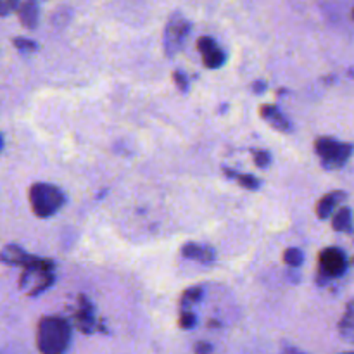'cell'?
<instances>
[{"label": "cell", "instance_id": "1", "mask_svg": "<svg viewBox=\"0 0 354 354\" xmlns=\"http://www.w3.org/2000/svg\"><path fill=\"white\" fill-rule=\"evenodd\" d=\"M71 339V327L61 317H44L38 322L37 346L45 354L64 353Z\"/></svg>", "mask_w": 354, "mask_h": 354}, {"label": "cell", "instance_id": "2", "mask_svg": "<svg viewBox=\"0 0 354 354\" xmlns=\"http://www.w3.org/2000/svg\"><path fill=\"white\" fill-rule=\"evenodd\" d=\"M66 203L61 189L48 183H35L30 189V204L38 218H48L57 213Z\"/></svg>", "mask_w": 354, "mask_h": 354}, {"label": "cell", "instance_id": "3", "mask_svg": "<svg viewBox=\"0 0 354 354\" xmlns=\"http://www.w3.org/2000/svg\"><path fill=\"white\" fill-rule=\"evenodd\" d=\"M315 151L322 159V165L327 169H339L348 162L353 154L351 144H341L330 137H320L315 142Z\"/></svg>", "mask_w": 354, "mask_h": 354}, {"label": "cell", "instance_id": "4", "mask_svg": "<svg viewBox=\"0 0 354 354\" xmlns=\"http://www.w3.org/2000/svg\"><path fill=\"white\" fill-rule=\"evenodd\" d=\"M190 33V23L180 12H175L169 17L165 30V50L168 57H173L176 52L185 44L187 37Z\"/></svg>", "mask_w": 354, "mask_h": 354}, {"label": "cell", "instance_id": "5", "mask_svg": "<svg viewBox=\"0 0 354 354\" xmlns=\"http://www.w3.org/2000/svg\"><path fill=\"white\" fill-rule=\"evenodd\" d=\"M346 256L341 249L327 248L318 256V273L324 279H335L346 272Z\"/></svg>", "mask_w": 354, "mask_h": 354}, {"label": "cell", "instance_id": "6", "mask_svg": "<svg viewBox=\"0 0 354 354\" xmlns=\"http://www.w3.org/2000/svg\"><path fill=\"white\" fill-rule=\"evenodd\" d=\"M78 304L80 308L75 313L76 325H78V328L83 332V334H93L97 327H95V318H93L92 303H90L85 296H80Z\"/></svg>", "mask_w": 354, "mask_h": 354}, {"label": "cell", "instance_id": "7", "mask_svg": "<svg viewBox=\"0 0 354 354\" xmlns=\"http://www.w3.org/2000/svg\"><path fill=\"white\" fill-rule=\"evenodd\" d=\"M31 258H33V256L26 254L19 245L14 244L6 245V248L0 251V263H6V265L9 266H23L24 268V266L31 261Z\"/></svg>", "mask_w": 354, "mask_h": 354}, {"label": "cell", "instance_id": "8", "mask_svg": "<svg viewBox=\"0 0 354 354\" xmlns=\"http://www.w3.org/2000/svg\"><path fill=\"white\" fill-rule=\"evenodd\" d=\"M17 16L28 30H35L38 23V2L37 0H24L17 9Z\"/></svg>", "mask_w": 354, "mask_h": 354}, {"label": "cell", "instance_id": "9", "mask_svg": "<svg viewBox=\"0 0 354 354\" xmlns=\"http://www.w3.org/2000/svg\"><path fill=\"white\" fill-rule=\"evenodd\" d=\"M259 114H261L263 118H265L266 121H268L270 124H272L275 130H280V131H289L290 130V123L289 120H287L286 116H283L282 113H280L279 109H277L275 106H270V104H266V106H261V109H259Z\"/></svg>", "mask_w": 354, "mask_h": 354}, {"label": "cell", "instance_id": "10", "mask_svg": "<svg viewBox=\"0 0 354 354\" xmlns=\"http://www.w3.org/2000/svg\"><path fill=\"white\" fill-rule=\"evenodd\" d=\"M342 199H346V194L341 192V190H335V192L327 194L320 199V203L317 204V214L322 218V220H327L332 213H334L337 203H341Z\"/></svg>", "mask_w": 354, "mask_h": 354}, {"label": "cell", "instance_id": "11", "mask_svg": "<svg viewBox=\"0 0 354 354\" xmlns=\"http://www.w3.org/2000/svg\"><path fill=\"white\" fill-rule=\"evenodd\" d=\"M182 254L185 256V258L196 259V261L201 263H211L214 259L213 249L203 248V245L199 244H185L182 249Z\"/></svg>", "mask_w": 354, "mask_h": 354}, {"label": "cell", "instance_id": "12", "mask_svg": "<svg viewBox=\"0 0 354 354\" xmlns=\"http://www.w3.org/2000/svg\"><path fill=\"white\" fill-rule=\"evenodd\" d=\"M332 227L337 232H351L353 228V216L349 207H341L332 218Z\"/></svg>", "mask_w": 354, "mask_h": 354}, {"label": "cell", "instance_id": "13", "mask_svg": "<svg viewBox=\"0 0 354 354\" xmlns=\"http://www.w3.org/2000/svg\"><path fill=\"white\" fill-rule=\"evenodd\" d=\"M339 327H341V334L346 339H349V342H354V301L348 304V311H346Z\"/></svg>", "mask_w": 354, "mask_h": 354}, {"label": "cell", "instance_id": "14", "mask_svg": "<svg viewBox=\"0 0 354 354\" xmlns=\"http://www.w3.org/2000/svg\"><path fill=\"white\" fill-rule=\"evenodd\" d=\"M203 62L207 69H216L220 66H223L225 62V52L220 47H214L211 50L204 52L203 54Z\"/></svg>", "mask_w": 354, "mask_h": 354}, {"label": "cell", "instance_id": "15", "mask_svg": "<svg viewBox=\"0 0 354 354\" xmlns=\"http://www.w3.org/2000/svg\"><path fill=\"white\" fill-rule=\"evenodd\" d=\"M223 173L227 176H230V178H235L237 180V183L241 187H244V189H249V190H256L259 187V180L256 178V176L252 175H241V173L237 171H232V169L228 168H223Z\"/></svg>", "mask_w": 354, "mask_h": 354}, {"label": "cell", "instance_id": "16", "mask_svg": "<svg viewBox=\"0 0 354 354\" xmlns=\"http://www.w3.org/2000/svg\"><path fill=\"white\" fill-rule=\"evenodd\" d=\"M283 261H286V265L290 266V268H299L304 261L303 252L297 248H289L283 252Z\"/></svg>", "mask_w": 354, "mask_h": 354}, {"label": "cell", "instance_id": "17", "mask_svg": "<svg viewBox=\"0 0 354 354\" xmlns=\"http://www.w3.org/2000/svg\"><path fill=\"white\" fill-rule=\"evenodd\" d=\"M201 297H203V287H192V289H187L182 296V308H187L189 304L199 303Z\"/></svg>", "mask_w": 354, "mask_h": 354}, {"label": "cell", "instance_id": "18", "mask_svg": "<svg viewBox=\"0 0 354 354\" xmlns=\"http://www.w3.org/2000/svg\"><path fill=\"white\" fill-rule=\"evenodd\" d=\"M252 158H254L258 168H266L272 161V156H270L268 151H252Z\"/></svg>", "mask_w": 354, "mask_h": 354}, {"label": "cell", "instance_id": "19", "mask_svg": "<svg viewBox=\"0 0 354 354\" xmlns=\"http://www.w3.org/2000/svg\"><path fill=\"white\" fill-rule=\"evenodd\" d=\"M214 47H218V44L211 37H203L199 38V41H197V50H199L201 54H204V52L211 50V48Z\"/></svg>", "mask_w": 354, "mask_h": 354}, {"label": "cell", "instance_id": "20", "mask_svg": "<svg viewBox=\"0 0 354 354\" xmlns=\"http://www.w3.org/2000/svg\"><path fill=\"white\" fill-rule=\"evenodd\" d=\"M12 44L14 47H17L19 50H35V48H37V44L31 40H26V38H14Z\"/></svg>", "mask_w": 354, "mask_h": 354}, {"label": "cell", "instance_id": "21", "mask_svg": "<svg viewBox=\"0 0 354 354\" xmlns=\"http://www.w3.org/2000/svg\"><path fill=\"white\" fill-rule=\"evenodd\" d=\"M180 325H182L183 328H192L194 325H196V317H194L192 313H189L185 308H183L182 317H180Z\"/></svg>", "mask_w": 354, "mask_h": 354}, {"label": "cell", "instance_id": "22", "mask_svg": "<svg viewBox=\"0 0 354 354\" xmlns=\"http://www.w3.org/2000/svg\"><path fill=\"white\" fill-rule=\"evenodd\" d=\"M173 80H175L176 86H178L182 92H185L187 88H189V80H187V76L183 75L182 71H175L173 73Z\"/></svg>", "mask_w": 354, "mask_h": 354}, {"label": "cell", "instance_id": "23", "mask_svg": "<svg viewBox=\"0 0 354 354\" xmlns=\"http://www.w3.org/2000/svg\"><path fill=\"white\" fill-rule=\"evenodd\" d=\"M194 351H196L197 354H206V353L213 351V348H211L209 344H206V342H199V344H196Z\"/></svg>", "mask_w": 354, "mask_h": 354}, {"label": "cell", "instance_id": "24", "mask_svg": "<svg viewBox=\"0 0 354 354\" xmlns=\"http://www.w3.org/2000/svg\"><path fill=\"white\" fill-rule=\"evenodd\" d=\"M252 90H254L256 93H263L266 90V83L265 82H256L254 85H252Z\"/></svg>", "mask_w": 354, "mask_h": 354}, {"label": "cell", "instance_id": "25", "mask_svg": "<svg viewBox=\"0 0 354 354\" xmlns=\"http://www.w3.org/2000/svg\"><path fill=\"white\" fill-rule=\"evenodd\" d=\"M9 12H10V9H9V6H7L6 0H0V17L7 16Z\"/></svg>", "mask_w": 354, "mask_h": 354}, {"label": "cell", "instance_id": "26", "mask_svg": "<svg viewBox=\"0 0 354 354\" xmlns=\"http://www.w3.org/2000/svg\"><path fill=\"white\" fill-rule=\"evenodd\" d=\"M7 2V6H9V9H10V12H12V10H17L19 9V0H6Z\"/></svg>", "mask_w": 354, "mask_h": 354}, {"label": "cell", "instance_id": "27", "mask_svg": "<svg viewBox=\"0 0 354 354\" xmlns=\"http://www.w3.org/2000/svg\"><path fill=\"white\" fill-rule=\"evenodd\" d=\"M0 149H2V137H0Z\"/></svg>", "mask_w": 354, "mask_h": 354}, {"label": "cell", "instance_id": "28", "mask_svg": "<svg viewBox=\"0 0 354 354\" xmlns=\"http://www.w3.org/2000/svg\"><path fill=\"white\" fill-rule=\"evenodd\" d=\"M353 17H354V12H353Z\"/></svg>", "mask_w": 354, "mask_h": 354}]
</instances>
